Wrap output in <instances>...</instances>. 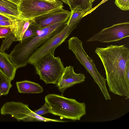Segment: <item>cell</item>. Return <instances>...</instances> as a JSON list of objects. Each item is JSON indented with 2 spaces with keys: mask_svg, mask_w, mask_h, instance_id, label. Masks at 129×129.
I'll use <instances>...</instances> for the list:
<instances>
[{
  "mask_svg": "<svg viewBox=\"0 0 129 129\" xmlns=\"http://www.w3.org/2000/svg\"><path fill=\"white\" fill-rule=\"evenodd\" d=\"M129 36V22L114 24L105 28L95 34L87 41V42L99 41L102 43L117 42Z\"/></svg>",
  "mask_w": 129,
  "mask_h": 129,
  "instance_id": "cell-9",
  "label": "cell"
},
{
  "mask_svg": "<svg viewBox=\"0 0 129 129\" xmlns=\"http://www.w3.org/2000/svg\"><path fill=\"white\" fill-rule=\"evenodd\" d=\"M16 85L20 93H38L43 91L42 87L38 83L29 80L17 82Z\"/></svg>",
  "mask_w": 129,
  "mask_h": 129,
  "instance_id": "cell-15",
  "label": "cell"
},
{
  "mask_svg": "<svg viewBox=\"0 0 129 129\" xmlns=\"http://www.w3.org/2000/svg\"><path fill=\"white\" fill-rule=\"evenodd\" d=\"M3 40V42L0 48V51L5 52L6 50H8L12 44L15 41V38L14 34L12 32L7 37Z\"/></svg>",
  "mask_w": 129,
  "mask_h": 129,
  "instance_id": "cell-20",
  "label": "cell"
},
{
  "mask_svg": "<svg viewBox=\"0 0 129 129\" xmlns=\"http://www.w3.org/2000/svg\"><path fill=\"white\" fill-rule=\"evenodd\" d=\"M68 47L74 54L76 58L85 68L99 87L106 100L111 99L106 84V80L99 72L92 59L85 51L82 41L75 37L68 41Z\"/></svg>",
  "mask_w": 129,
  "mask_h": 129,
  "instance_id": "cell-4",
  "label": "cell"
},
{
  "mask_svg": "<svg viewBox=\"0 0 129 129\" xmlns=\"http://www.w3.org/2000/svg\"><path fill=\"white\" fill-rule=\"evenodd\" d=\"M1 114L10 115L18 121L65 122L38 115L31 110L27 105L21 102L11 101L6 103L1 109Z\"/></svg>",
  "mask_w": 129,
  "mask_h": 129,
  "instance_id": "cell-8",
  "label": "cell"
},
{
  "mask_svg": "<svg viewBox=\"0 0 129 129\" xmlns=\"http://www.w3.org/2000/svg\"><path fill=\"white\" fill-rule=\"evenodd\" d=\"M95 52L106 72L109 90L113 93L129 98V49L124 45L97 47Z\"/></svg>",
  "mask_w": 129,
  "mask_h": 129,
  "instance_id": "cell-1",
  "label": "cell"
},
{
  "mask_svg": "<svg viewBox=\"0 0 129 129\" xmlns=\"http://www.w3.org/2000/svg\"><path fill=\"white\" fill-rule=\"evenodd\" d=\"M68 5L70 7L71 10L72 9V2L71 0H59Z\"/></svg>",
  "mask_w": 129,
  "mask_h": 129,
  "instance_id": "cell-28",
  "label": "cell"
},
{
  "mask_svg": "<svg viewBox=\"0 0 129 129\" xmlns=\"http://www.w3.org/2000/svg\"><path fill=\"white\" fill-rule=\"evenodd\" d=\"M72 11L75 8L87 11L92 8V3L91 0H71Z\"/></svg>",
  "mask_w": 129,
  "mask_h": 129,
  "instance_id": "cell-16",
  "label": "cell"
},
{
  "mask_svg": "<svg viewBox=\"0 0 129 129\" xmlns=\"http://www.w3.org/2000/svg\"><path fill=\"white\" fill-rule=\"evenodd\" d=\"M43 1L49 3L57 5L62 6L63 3L59 0H42Z\"/></svg>",
  "mask_w": 129,
  "mask_h": 129,
  "instance_id": "cell-25",
  "label": "cell"
},
{
  "mask_svg": "<svg viewBox=\"0 0 129 129\" xmlns=\"http://www.w3.org/2000/svg\"><path fill=\"white\" fill-rule=\"evenodd\" d=\"M85 78L84 74L75 72L73 67L66 66L58 81L57 86L62 95L67 88L76 84L83 83Z\"/></svg>",
  "mask_w": 129,
  "mask_h": 129,
  "instance_id": "cell-10",
  "label": "cell"
},
{
  "mask_svg": "<svg viewBox=\"0 0 129 129\" xmlns=\"http://www.w3.org/2000/svg\"><path fill=\"white\" fill-rule=\"evenodd\" d=\"M33 20H25L18 19L14 21L11 26L12 32L15 37V41L21 42L23 35Z\"/></svg>",
  "mask_w": 129,
  "mask_h": 129,
  "instance_id": "cell-14",
  "label": "cell"
},
{
  "mask_svg": "<svg viewBox=\"0 0 129 129\" xmlns=\"http://www.w3.org/2000/svg\"><path fill=\"white\" fill-rule=\"evenodd\" d=\"M71 12V15L66 22L67 25L77 21L80 22L85 14L87 12V11L80 10L77 8H73Z\"/></svg>",
  "mask_w": 129,
  "mask_h": 129,
  "instance_id": "cell-17",
  "label": "cell"
},
{
  "mask_svg": "<svg viewBox=\"0 0 129 129\" xmlns=\"http://www.w3.org/2000/svg\"><path fill=\"white\" fill-rule=\"evenodd\" d=\"M66 23H56L41 29L35 36L22 40L8 55L9 58L17 69L27 65L29 57L49 38L59 32Z\"/></svg>",
  "mask_w": 129,
  "mask_h": 129,
  "instance_id": "cell-2",
  "label": "cell"
},
{
  "mask_svg": "<svg viewBox=\"0 0 129 129\" xmlns=\"http://www.w3.org/2000/svg\"><path fill=\"white\" fill-rule=\"evenodd\" d=\"M63 7L42 0H21L18 3L20 19L25 20H33L44 14L62 10Z\"/></svg>",
  "mask_w": 129,
  "mask_h": 129,
  "instance_id": "cell-6",
  "label": "cell"
},
{
  "mask_svg": "<svg viewBox=\"0 0 129 129\" xmlns=\"http://www.w3.org/2000/svg\"><path fill=\"white\" fill-rule=\"evenodd\" d=\"M50 113L59 116L61 119L79 120L86 114V105L75 99L68 98L58 94H49L45 96Z\"/></svg>",
  "mask_w": 129,
  "mask_h": 129,
  "instance_id": "cell-3",
  "label": "cell"
},
{
  "mask_svg": "<svg viewBox=\"0 0 129 129\" xmlns=\"http://www.w3.org/2000/svg\"><path fill=\"white\" fill-rule=\"evenodd\" d=\"M11 32V27L0 26V38H5Z\"/></svg>",
  "mask_w": 129,
  "mask_h": 129,
  "instance_id": "cell-23",
  "label": "cell"
},
{
  "mask_svg": "<svg viewBox=\"0 0 129 129\" xmlns=\"http://www.w3.org/2000/svg\"><path fill=\"white\" fill-rule=\"evenodd\" d=\"M11 81L0 72V91L3 95H7L8 93L12 86Z\"/></svg>",
  "mask_w": 129,
  "mask_h": 129,
  "instance_id": "cell-18",
  "label": "cell"
},
{
  "mask_svg": "<svg viewBox=\"0 0 129 129\" xmlns=\"http://www.w3.org/2000/svg\"><path fill=\"white\" fill-rule=\"evenodd\" d=\"M14 21H0V26H8L11 27L13 24Z\"/></svg>",
  "mask_w": 129,
  "mask_h": 129,
  "instance_id": "cell-24",
  "label": "cell"
},
{
  "mask_svg": "<svg viewBox=\"0 0 129 129\" xmlns=\"http://www.w3.org/2000/svg\"><path fill=\"white\" fill-rule=\"evenodd\" d=\"M95 0H91V2L92 3Z\"/></svg>",
  "mask_w": 129,
  "mask_h": 129,
  "instance_id": "cell-31",
  "label": "cell"
},
{
  "mask_svg": "<svg viewBox=\"0 0 129 129\" xmlns=\"http://www.w3.org/2000/svg\"><path fill=\"white\" fill-rule=\"evenodd\" d=\"M79 22L67 24L61 31L49 38L31 55L28 63L33 65L46 54L50 53L54 54L56 48L65 41Z\"/></svg>",
  "mask_w": 129,
  "mask_h": 129,
  "instance_id": "cell-7",
  "label": "cell"
},
{
  "mask_svg": "<svg viewBox=\"0 0 129 129\" xmlns=\"http://www.w3.org/2000/svg\"><path fill=\"white\" fill-rule=\"evenodd\" d=\"M54 55L47 54L33 65L40 79L46 84L56 85L64 69L60 58Z\"/></svg>",
  "mask_w": 129,
  "mask_h": 129,
  "instance_id": "cell-5",
  "label": "cell"
},
{
  "mask_svg": "<svg viewBox=\"0 0 129 129\" xmlns=\"http://www.w3.org/2000/svg\"><path fill=\"white\" fill-rule=\"evenodd\" d=\"M71 12L63 9L40 16L33 20L41 29L59 23H66Z\"/></svg>",
  "mask_w": 129,
  "mask_h": 129,
  "instance_id": "cell-11",
  "label": "cell"
},
{
  "mask_svg": "<svg viewBox=\"0 0 129 129\" xmlns=\"http://www.w3.org/2000/svg\"><path fill=\"white\" fill-rule=\"evenodd\" d=\"M3 95L2 93L0 91V97L2 95Z\"/></svg>",
  "mask_w": 129,
  "mask_h": 129,
  "instance_id": "cell-30",
  "label": "cell"
},
{
  "mask_svg": "<svg viewBox=\"0 0 129 129\" xmlns=\"http://www.w3.org/2000/svg\"><path fill=\"white\" fill-rule=\"evenodd\" d=\"M15 20H15L10 17L4 15H3L0 14V21H14Z\"/></svg>",
  "mask_w": 129,
  "mask_h": 129,
  "instance_id": "cell-26",
  "label": "cell"
},
{
  "mask_svg": "<svg viewBox=\"0 0 129 129\" xmlns=\"http://www.w3.org/2000/svg\"><path fill=\"white\" fill-rule=\"evenodd\" d=\"M17 69L10 60L8 55L0 51V72L12 81Z\"/></svg>",
  "mask_w": 129,
  "mask_h": 129,
  "instance_id": "cell-12",
  "label": "cell"
},
{
  "mask_svg": "<svg viewBox=\"0 0 129 129\" xmlns=\"http://www.w3.org/2000/svg\"><path fill=\"white\" fill-rule=\"evenodd\" d=\"M33 111L36 114L40 116L50 113L48 106L46 102L40 108Z\"/></svg>",
  "mask_w": 129,
  "mask_h": 129,
  "instance_id": "cell-22",
  "label": "cell"
},
{
  "mask_svg": "<svg viewBox=\"0 0 129 129\" xmlns=\"http://www.w3.org/2000/svg\"><path fill=\"white\" fill-rule=\"evenodd\" d=\"M0 14L15 20L20 19L18 4L12 0H0Z\"/></svg>",
  "mask_w": 129,
  "mask_h": 129,
  "instance_id": "cell-13",
  "label": "cell"
},
{
  "mask_svg": "<svg viewBox=\"0 0 129 129\" xmlns=\"http://www.w3.org/2000/svg\"><path fill=\"white\" fill-rule=\"evenodd\" d=\"M114 3L122 10H129V0H115Z\"/></svg>",
  "mask_w": 129,
  "mask_h": 129,
  "instance_id": "cell-21",
  "label": "cell"
},
{
  "mask_svg": "<svg viewBox=\"0 0 129 129\" xmlns=\"http://www.w3.org/2000/svg\"><path fill=\"white\" fill-rule=\"evenodd\" d=\"M41 29L40 27L33 21L29 25L24 33L22 40L37 36Z\"/></svg>",
  "mask_w": 129,
  "mask_h": 129,
  "instance_id": "cell-19",
  "label": "cell"
},
{
  "mask_svg": "<svg viewBox=\"0 0 129 129\" xmlns=\"http://www.w3.org/2000/svg\"><path fill=\"white\" fill-rule=\"evenodd\" d=\"M12 0L14 2L16 3H17L18 4L19 2L21 0Z\"/></svg>",
  "mask_w": 129,
  "mask_h": 129,
  "instance_id": "cell-29",
  "label": "cell"
},
{
  "mask_svg": "<svg viewBox=\"0 0 129 129\" xmlns=\"http://www.w3.org/2000/svg\"><path fill=\"white\" fill-rule=\"evenodd\" d=\"M108 0H103L101 3L99 4L98 5L96 6L95 7L92 8L91 10L87 12H86L84 15V17L86 16L87 15L91 13L94 10L96 9L100 5H101L103 3H104L106 1H108Z\"/></svg>",
  "mask_w": 129,
  "mask_h": 129,
  "instance_id": "cell-27",
  "label": "cell"
}]
</instances>
